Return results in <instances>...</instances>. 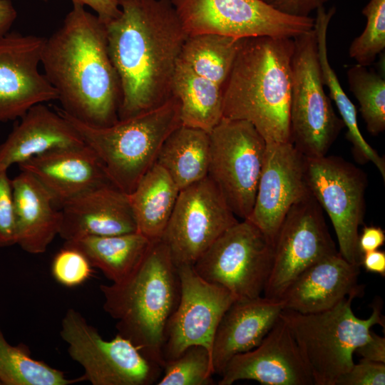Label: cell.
<instances>
[{
	"label": "cell",
	"instance_id": "1",
	"mask_svg": "<svg viewBox=\"0 0 385 385\" xmlns=\"http://www.w3.org/2000/svg\"><path fill=\"white\" fill-rule=\"evenodd\" d=\"M117 1L121 14L104 25L120 84L121 120L171 97L175 69L188 35L171 0Z\"/></svg>",
	"mask_w": 385,
	"mask_h": 385
},
{
	"label": "cell",
	"instance_id": "2",
	"mask_svg": "<svg viewBox=\"0 0 385 385\" xmlns=\"http://www.w3.org/2000/svg\"><path fill=\"white\" fill-rule=\"evenodd\" d=\"M41 64L62 109L92 126L119 120V78L109 55L105 25L73 4L61 26L46 38Z\"/></svg>",
	"mask_w": 385,
	"mask_h": 385
},
{
	"label": "cell",
	"instance_id": "3",
	"mask_svg": "<svg viewBox=\"0 0 385 385\" xmlns=\"http://www.w3.org/2000/svg\"><path fill=\"white\" fill-rule=\"evenodd\" d=\"M294 38H245L222 88L224 118L250 123L268 143L291 142Z\"/></svg>",
	"mask_w": 385,
	"mask_h": 385
},
{
	"label": "cell",
	"instance_id": "4",
	"mask_svg": "<svg viewBox=\"0 0 385 385\" xmlns=\"http://www.w3.org/2000/svg\"><path fill=\"white\" fill-rule=\"evenodd\" d=\"M100 289L103 309L117 321L118 334L132 342L147 359L163 367L165 331L180 297L178 268L164 242L153 241L125 279L101 284Z\"/></svg>",
	"mask_w": 385,
	"mask_h": 385
},
{
	"label": "cell",
	"instance_id": "5",
	"mask_svg": "<svg viewBox=\"0 0 385 385\" xmlns=\"http://www.w3.org/2000/svg\"><path fill=\"white\" fill-rule=\"evenodd\" d=\"M57 111L93 150L111 182L126 194L155 163L167 137L181 125L180 103L173 95L158 107L104 127L87 125Z\"/></svg>",
	"mask_w": 385,
	"mask_h": 385
},
{
	"label": "cell",
	"instance_id": "6",
	"mask_svg": "<svg viewBox=\"0 0 385 385\" xmlns=\"http://www.w3.org/2000/svg\"><path fill=\"white\" fill-rule=\"evenodd\" d=\"M354 295L333 307L302 314L284 309L279 317L286 322L312 376L314 385H336L354 364L356 349L370 337L376 324L384 328L381 304L376 299L367 319L358 318L351 309Z\"/></svg>",
	"mask_w": 385,
	"mask_h": 385
},
{
	"label": "cell",
	"instance_id": "7",
	"mask_svg": "<svg viewBox=\"0 0 385 385\" xmlns=\"http://www.w3.org/2000/svg\"><path fill=\"white\" fill-rule=\"evenodd\" d=\"M324 86L313 28L294 38L292 58L291 143L306 158L326 155L345 127Z\"/></svg>",
	"mask_w": 385,
	"mask_h": 385
},
{
	"label": "cell",
	"instance_id": "8",
	"mask_svg": "<svg viewBox=\"0 0 385 385\" xmlns=\"http://www.w3.org/2000/svg\"><path fill=\"white\" fill-rule=\"evenodd\" d=\"M207 178L236 217L247 219L254 207L266 141L243 120L222 117L209 133Z\"/></svg>",
	"mask_w": 385,
	"mask_h": 385
},
{
	"label": "cell",
	"instance_id": "9",
	"mask_svg": "<svg viewBox=\"0 0 385 385\" xmlns=\"http://www.w3.org/2000/svg\"><path fill=\"white\" fill-rule=\"evenodd\" d=\"M60 335L71 358L84 369L93 385H150L157 383L163 367L147 359L127 338L117 334L107 341L74 309L61 322Z\"/></svg>",
	"mask_w": 385,
	"mask_h": 385
},
{
	"label": "cell",
	"instance_id": "10",
	"mask_svg": "<svg viewBox=\"0 0 385 385\" xmlns=\"http://www.w3.org/2000/svg\"><path fill=\"white\" fill-rule=\"evenodd\" d=\"M273 243L249 220L225 230L193 265L205 280L237 300L261 296L273 264Z\"/></svg>",
	"mask_w": 385,
	"mask_h": 385
},
{
	"label": "cell",
	"instance_id": "11",
	"mask_svg": "<svg viewBox=\"0 0 385 385\" xmlns=\"http://www.w3.org/2000/svg\"><path fill=\"white\" fill-rule=\"evenodd\" d=\"M188 35L291 38L312 30L314 18L280 12L262 0H171Z\"/></svg>",
	"mask_w": 385,
	"mask_h": 385
},
{
	"label": "cell",
	"instance_id": "12",
	"mask_svg": "<svg viewBox=\"0 0 385 385\" xmlns=\"http://www.w3.org/2000/svg\"><path fill=\"white\" fill-rule=\"evenodd\" d=\"M305 180L332 223L339 254L361 266L357 242L365 212L366 175L342 158L305 157Z\"/></svg>",
	"mask_w": 385,
	"mask_h": 385
},
{
	"label": "cell",
	"instance_id": "13",
	"mask_svg": "<svg viewBox=\"0 0 385 385\" xmlns=\"http://www.w3.org/2000/svg\"><path fill=\"white\" fill-rule=\"evenodd\" d=\"M239 220L207 177L180 190L162 240L176 267L192 265Z\"/></svg>",
	"mask_w": 385,
	"mask_h": 385
},
{
	"label": "cell",
	"instance_id": "14",
	"mask_svg": "<svg viewBox=\"0 0 385 385\" xmlns=\"http://www.w3.org/2000/svg\"><path fill=\"white\" fill-rule=\"evenodd\" d=\"M273 264L264 296L279 298L307 268L337 253L322 208L310 193L295 203L284 218L273 244Z\"/></svg>",
	"mask_w": 385,
	"mask_h": 385
},
{
	"label": "cell",
	"instance_id": "15",
	"mask_svg": "<svg viewBox=\"0 0 385 385\" xmlns=\"http://www.w3.org/2000/svg\"><path fill=\"white\" fill-rule=\"evenodd\" d=\"M177 268L180 297L165 331V362L175 359L192 345H202L211 354L218 324L227 309L237 300L225 287L202 279L193 266Z\"/></svg>",
	"mask_w": 385,
	"mask_h": 385
},
{
	"label": "cell",
	"instance_id": "16",
	"mask_svg": "<svg viewBox=\"0 0 385 385\" xmlns=\"http://www.w3.org/2000/svg\"><path fill=\"white\" fill-rule=\"evenodd\" d=\"M46 38L9 32L0 38V123L21 118L35 105L58 100L40 73Z\"/></svg>",
	"mask_w": 385,
	"mask_h": 385
},
{
	"label": "cell",
	"instance_id": "17",
	"mask_svg": "<svg viewBox=\"0 0 385 385\" xmlns=\"http://www.w3.org/2000/svg\"><path fill=\"white\" fill-rule=\"evenodd\" d=\"M309 194L305 180V157L291 142L266 143L254 207L246 220L274 244L289 209Z\"/></svg>",
	"mask_w": 385,
	"mask_h": 385
},
{
	"label": "cell",
	"instance_id": "18",
	"mask_svg": "<svg viewBox=\"0 0 385 385\" xmlns=\"http://www.w3.org/2000/svg\"><path fill=\"white\" fill-rule=\"evenodd\" d=\"M220 376L219 385L243 379L263 385H314L293 335L280 317L257 346L234 356Z\"/></svg>",
	"mask_w": 385,
	"mask_h": 385
},
{
	"label": "cell",
	"instance_id": "19",
	"mask_svg": "<svg viewBox=\"0 0 385 385\" xmlns=\"http://www.w3.org/2000/svg\"><path fill=\"white\" fill-rule=\"evenodd\" d=\"M59 232L65 241L86 236H108L137 232L128 194L105 183L61 205Z\"/></svg>",
	"mask_w": 385,
	"mask_h": 385
},
{
	"label": "cell",
	"instance_id": "20",
	"mask_svg": "<svg viewBox=\"0 0 385 385\" xmlns=\"http://www.w3.org/2000/svg\"><path fill=\"white\" fill-rule=\"evenodd\" d=\"M360 267L349 262L339 252L328 255L303 271L279 299L284 309L302 314L327 310L349 295L361 296Z\"/></svg>",
	"mask_w": 385,
	"mask_h": 385
},
{
	"label": "cell",
	"instance_id": "21",
	"mask_svg": "<svg viewBox=\"0 0 385 385\" xmlns=\"http://www.w3.org/2000/svg\"><path fill=\"white\" fill-rule=\"evenodd\" d=\"M18 165L32 175L59 207L88 189L111 182L100 159L86 144L52 150Z\"/></svg>",
	"mask_w": 385,
	"mask_h": 385
},
{
	"label": "cell",
	"instance_id": "22",
	"mask_svg": "<svg viewBox=\"0 0 385 385\" xmlns=\"http://www.w3.org/2000/svg\"><path fill=\"white\" fill-rule=\"evenodd\" d=\"M284 309L279 298L260 296L235 300L222 317L214 337L211 353L214 374L221 375L234 356L257 346Z\"/></svg>",
	"mask_w": 385,
	"mask_h": 385
},
{
	"label": "cell",
	"instance_id": "23",
	"mask_svg": "<svg viewBox=\"0 0 385 385\" xmlns=\"http://www.w3.org/2000/svg\"><path fill=\"white\" fill-rule=\"evenodd\" d=\"M85 144L58 111L43 103L31 107L0 145V165L9 168L48 151Z\"/></svg>",
	"mask_w": 385,
	"mask_h": 385
},
{
	"label": "cell",
	"instance_id": "24",
	"mask_svg": "<svg viewBox=\"0 0 385 385\" xmlns=\"http://www.w3.org/2000/svg\"><path fill=\"white\" fill-rule=\"evenodd\" d=\"M16 244L41 254L59 235L61 212L52 196L30 173L21 170L12 180Z\"/></svg>",
	"mask_w": 385,
	"mask_h": 385
},
{
	"label": "cell",
	"instance_id": "25",
	"mask_svg": "<svg viewBox=\"0 0 385 385\" xmlns=\"http://www.w3.org/2000/svg\"><path fill=\"white\" fill-rule=\"evenodd\" d=\"M179 192L168 173L155 163L128 194L137 232L152 242L161 240Z\"/></svg>",
	"mask_w": 385,
	"mask_h": 385
},
{
	"label": "cell",
	"instance_id": "26",
	"mask_svg": "<svg viewBox=\"0 0 385 385\" xmlns=\"http://www.w3.org/2000/svg\"><path fill=\"white\" fill-rule=\"evenodd\" d=\"M152 241L135 232L108 236H86L65 241L64 246L83 253L92 267L116 283L123 281L140 264Z\"/></svg>",
	"mask_w": 385,
	"mask_h": 385
},
{
	"label": "cell",
	"instance_id": "27",
	"mask_svg": "<svg viewBox=\"0 0 385 385\" xmlns=\"http://www.w3.org/2000/svg\"><path fill=\"white\" fill-rule=\"evenodd\" d=\"M334 7L326 10L321 7L316 11L314 28L317 34L318 58L324 85L328 88L329 98L334 102L340 118L347 128L346 137L351 143L354 153L359 160L371 162L385 180V162L364 138L357 121L356 108L341 86L338 77L328 58L327 31L334 15Z\"/></svg>",
	"mask_w": 385,
	"mask_h": 385
},
{
	"label": "cell",
	"instance_id": "28",
	"mask_svg": "<svg viewBox=\"0 0 385 385\" xmlns=\"http://www.w3.org/2000/svg\"><path fill=\"white\" fill-rule=\"evenodd\" d=\"M209 159V133L181 125L165 140L155 163L180 190L207 176Z\"/></svg>",
	"mask_w": 385,
	"mask_h": 385
},
{
	"label": "cell",
	"instance_id": "29",
	"mask_svg": "<svg viewBox=\"0 0 385 385\" xmlns=\"http://www.w3.org/2000/svg\"><path fill=\"white\" fill-rule=\"evenodd\" d=\"M172 95L180 103L181 125L210 133L221 120L222 88L178 61Z\"/></svg>",
	"mask_w": 385,
	"mask_h": 385
},
{
	"label": "cell",
	"instance_id": "30",
	"mask_svg": "<svg viewBox=\"0 0 385 385\" xmlns=\"http://www.w3.org/2000/svg\"><path fill=\"white\" fill-rule=\"evenodd\" d=\"M245 38L216 34L188 35L178 61L222 88Z\"/></svg>",
	"mask_w": 385,
	"mask_h": 385
},
{
	"label": "cell",
	"instance_id": "31",
	"mask_svg": "<svg viewBox=\"0 0 385 385\" xmlns=\"http://www.w3.org/2000/svg\"><path fill=\"white\" fill-rule=\"evenodd\" d=\"M86 381L70 379L56 369L31 356L28 348L10 344L0 329V382L1 385H68Z\"/></svg>",
	"mask_w": 385,
	"mask_h": 385
},
{
	"label": "cell",
	"instance_id": "32",
	"mask_svg": "<svg viewBox=\"0 0 385 385\" xmlns=\"http://www.w3.org/2000/svg\"><path fill=\"white\" fill-rule=\"evenodd\" d=\"M349 90L359 104L367 130L377 135L385 130V80L366 66L356 64L346 70Z\"/></svg>",
	"mask_w": 385,
	"mask_h": 385
},
{
	"label": "cell",
	"instance_id": "33",
	"mask_svg": "<svg viewBox=\"0 0 385 385\" xmlns=\"http://www.w3.org/2000/svg\"><path fill=\"white\" fill-rule=\"evenodd\" d=\"M158 385H211L214 374L210 351L202 345L186 348L175 359L166 361Z\"/></svg>",
	"mask_w": 385,
	"mask_h": 385
},
{
	"label": "cell",
	"instance_id": "34",
	"mask_svg": "<svg viewBox=\"0 0 385 385\" xmlns=\"http://www.w3.org/2000/svg\"><path fill=\"white\" fill-rule=\"evenodd\" d=\"M362 14L366 26L350 44L349 56L356 64L368 66L385 48V0H369Z\"/></svg>",
	"mask_w": 385,
	"mask_h": 385
},
{
	"label": "cell",
	"instance_id": "35",
	"mask_svg": "<svg viewBox=\"0 0 385 385\" xmlns=\"http://www.w3.org/2000/svg\"><path fill=\"white\" fill-rule=\"evenodd\" d=\"M51 272L58 283L72 287L83 284L89 278L92 266L80 251L63 246L53 257Z\"/></svg>",
	"mask_w": 385,
	"mask_h": 385
},
{
	"label": "cell",
	"instance_id": "36",
	"mask_svg": "<svg viewBox=\"0 0 385 385\" xmlns=\"http://www.w3.org/2000/svg\"><path fill=\"white\" fill-rule=\"evenodd\" d=\"M0 165V247L16 245L12 180Z\"/></svg>",
	"mask_w": 385,
	"mask_h": 385
},
{
	"label": "cell",
	"instance_id": "37",
	"mask_svg": "<svg viewBox=\"0 0 385 385\" xmlns=\"http://www.w3.org/2000/svg\"><path fill=\"white\" fill-rule=\"evenodd\" d=\"M385 364L361 359L339 378L336 385H384Z\"/></svg>",
	"mask_w": 385,
	"mask_h": 385
},
{
	"label": "cell",
	"instance_id": "38",
	"mask_svg": "<svg viewBox=\"0 0 385 385\" xmlns=\"http://www.w3.org/2000/svg\"><path fill=\"white\" fill-rule=\"evenodd\" d=\"M285 14L309 17L313 11L324 7L330 0H262Z\"/></svg>",
	"mask_w": 385,
	"mask_h": 385
},
{
	"label": "cell",
	"instance_id": "39",
	"mask_svg": "<svg viewBox=\"0 0 385 385\" xmlns=\"http://www.w3.org/2000/svg\"><path fill=\"white\" fill-rule=\"evenodd\" d=\"M73 4L88 6L93 9L99 20L106 24L118 18L121 10L117 0H71Z\"/></svg>",
	"mask_w": 385,
	"mask_h": 385
},
{
	"label": "cell",
	"instance_id": "40",
	"mask_svg": "<svg viewBox=\"0 0 385 385\" xmlns=\"http://www.w3.org/2000/svg\"><path fill=\"white\" fill-rule=\"evenodd\" d=\"M355 353L362 359L385 364V338L371 331L369 339L359 346Z\"/></svg>",
	"mask_w": 385,
	"mask_h": 385
},
{
	"label": "cell",
	"instance_id": "41",
	"mask_svg": "<svg viewBox=\"0 0 385 385\" xmlns=\"http://www.w3.org/2000/svg\"><path fill=\"white\" fill-rule=\"evenodd\" d=\"M385 242V233L382 228L377 226H365L358 237L357 246L362 254L378 250Z\"/></svg>",
	"mask_w": 385,
	"mask_h": 385
},
{
	"label": "cell",
	"instance_id": "42",
	"mask_svg": "<svg viewBox=\"0 0 385 385\" xmlns=\"http://www.w3.org/2000/svg\"><path fill=\"white\" fill-rule=\"evenodd\" d=\"M360 265L371 273L385 276V252L376 250L361 255Z\"/></svg>",
	"mask_w": 385,
	"mask_h": 385
},
{
	"label": "cell",
	"instance_id": "43",
	"mask_svg": "<svg viewBox=\"0 0 385 385\" xmlns=\"http://www.w3.org/2000/svg\"><path fill=\"white\" fill-rule=\"evenodd\" d=\"M17 16L11 0H0V38L9 33Z\"/></svg>",
	"mask_w": 385,
	"mask_h": 385
},
{
	"label": "cell",
	"instance_id": "44",
	"mask_svg": "<svg viewBox=\"0 0 385 385\" xmlns=\"http://www.w3.org/2000/svg\"><path fill=\"white\" fill-rule=\"evenodd\" d=\"M0 385H1V383L0 382Z\"/></svg>",
	"mask_w": 385,
	"mask_h": 385
},
{
	"label": "cell",
	"instance_id": "45",
	"mask_svg": "<svg viewBox=\"0 0 385 385\" xmlns=\"http://www.w3.org/2000/svg\"><path fill=\"white\" fill-rule=\"evenodd\" d=\"M43 1H46L47 0H43Z\"/></svg>",
	"mask_w": 385,
	"mask_h": 385
}]
</instances>
